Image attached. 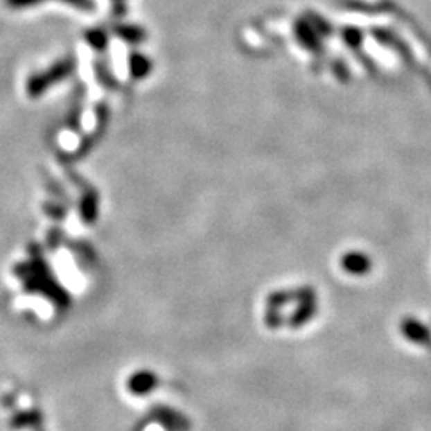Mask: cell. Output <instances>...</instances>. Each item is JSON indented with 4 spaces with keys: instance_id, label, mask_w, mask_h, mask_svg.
<instances>
[{
    "instance_id": "cell-1",
    "label": "cell",
    "mask_w": 431,
    "mask_h": 431,
    "mask_svg": "<svg viewBox=\"0 0 431 431\" xmlns=\"http://www.w3.org/2000/svg\"><path fill=\"white\" fill-rule=\"evenodd\" d=\"M17 276L24 281V289L28 292H40L53 302L58 308L66 310L71 306V296L67 291L58 283L46 262L42 259L39 251L34 252L33 261L26 264H18L15 269Z\"/></svg>"
},
{
    "instance_id": "cell-2",
    "label": "cell",
    "mask_w": 431,
    "mask_h": 431,
    "mask_svg": "<svg viewBox=\"0 0 431 431\" xmlns=\"http://www.w3.org/2000/svg\"><path fill=\"white\" fill-rule=\"evenodd\" d=\"M73 71H76V60L72 56L62 58L46 71L34 72L26 82V93L33 99L44 96L45 91H49L56 83L66 80Z\"/></svg>"
},
{
    "instance_id": "cell-3",
    "label": "cell",
    "mask_w": 431,
    "mask_h": 431,
    "mask_svg": "<svg viewBox=\"0 0 431 431\" xmlns=\"http://www.w3.org/2000/svg\"><path fill=\"white\" fill-rule=\"evenodd\" d=\"M150 419L166 431H188L192 427L191 419L175 407L159 404L150 409Z\"/></svg>"
},
{
    "instance_id": "cell-4",
    "label": "cell",
    "mask_w": 431,
    "mask_h": 431,
    "mask_svg": "<svg viewBox=\"0 0 431 431\" xmlns=\"http://www.w3.org/2000/svg\"><path fill=\"white\" fill-rule=\"evenodd\" d=\"M159 385V377L154 371L149 369H141L136 371L134 374H131L128 382H126V388L131 395L134 396H146L152 393Z\"/></svg>"
},
{
    "instance_id": "cell-5",
    "label": "cell",
    "mask_w": 431,
    "mask_h": 431,
    "mask_svg": "<svg viewBox=\"0 0 431 431\" xmlns=\"http://www.w3.org/2000/svg\"><path fill=\"white\" fill-rule=\"evenodd\" d=\"M45 422L44 414L40 409L30 407L24 411H17L10 419V428L12 430H39Z\"/></svg>"
},
{
    "instance_id": "cell-6",
    "label": "cell",
    "mask_w": 431,
    "mask_h": 431,
    "mask_svg": "<svg viewBox=\"0 0 431 431\" xmlns=\"http://www.w3.org/2000/svg\"><path fill=\"white\" fill-rule=\"evenodd\" d=\"M401 333L404 337L414 342V344H428L431 340V331L414 318L403 319Z\"/></svg>"
},
{
    "instance_id": "cell-7",
    "label": "cell",
    "mask_w": 431,
    "mask_h": 431,
    "mask_svg": "<svg viewBox=\"0 0 431 431\" xmlns=\"http://www.w3.org/2000/svg\"><path fill=\"white\" fill-rule=\"evenodd\" d=\"M342 267L349 273H353V275H364L371 270L372 264L369 257L362 254V252H349L342 259Z\"/></svg>"
},
{
    "instance_id": "cell-8",
    "label": "cell",
    "mask_w": 431,
    "mask_h": 431,
    "mask_svg": "<svg viewBox=\"0 0 431 431\" xmlns=\"http://www.w3.org/2000/svg\"><path fill=\"white\" fill-rule=\"evenodd\" d=\"M296 35L299 44H302L308 50H318L319 49V39H318V30L315 29V26H310L307 21H299L296 24Z\"/></svg>"
},
{
    "instance_id": "cell-9",
    "label": "cell",
    "mask_w": 431,
    "mask_h": 431,
    "mask_svg": "<svg viewBox=\"0 0 431 431\" xmlns=\"http://www.w3.org/2000/svg\"><path fill=\"white\" fill-rule=\"evenodd\" d=\"M315 310H317V306H315V299L312 296H307L306 302H304L302 306L292 313L291 319H289V326H291V328H301V326L306 324L308 319L313 317Z\"/></svg>"
},
{
    "instance_id": "cell-10",
    "label": "cell",
    "mask_w": 431,
    "mask_h": 431,
    "mask_svg": "<svg viewBox=\"0 0 431 431\" xmlns=\"http://www.w3.org/2000/svg\"><path fill=\"white\" fill-rule=\"evenodd\" d=\"M114 33L120 39L128 42V44H139L141 40H144L146 33L138 26H131V24H122V26H115Z\"/></svg>"
},
{
    "instance_id": "cell-11",
    "label": "cell",
    "mask_w": 431,
    "mask_h": 431,
    "mask_svg": "<svg viewBox=\"0 0 431 431\" xmlns=\"http://www.w3.org/2000/svg\"><path fill=\"white\" fill-rule=\"evenodd\" d=\"M130 72L134 78H143L150 72V61L141 53H131L128 60Z\"/></svg>"
},
{
    "instance_id": "cell-12",
    "label": "cell",
    "mask_w": 431,
    "mask_h": 431,
    "mask_svg": "<svg viewBox=\"0 0 431 431\" xmlns=\"http://www.w3.org/2000/svg\"><path fill=\"white\" fill-rule=\"evenodd\" d=\"M80 216H82L83 222H87V224L94 222V219L98 218V195H94V193H88V195L82 198Z\"/></svg>"
},
{
    "instance_id": "cell-13",
    "label": "cell",
    "mask_w": 431,
    "mask_h": 431,
    "mask_svg": "<svg viewBox=\"0 0 431 431\" xmlns=\"http://www.w3.org/2000/svg\"><path fill=\"white\" fill-rule=\"evenodd\" d=\"M85 40H87V44L96 51H104L109 45L107 33L104 29H99V28H93L90 30H87Z\"/></svg>"
},
{
    "instance_id": "cell-14",
    "label": "cell",
    "mask_w": 431,
    "mask_h": 431,
    "mask_svg": "<svg viewBox=\"0 0 431 431\" xmlns=\"http://www.w3.org/2000/svg\"><path fill=\"white\" fill-rule=\"evenodd\" d=\"M44 2V0H5V5L12 10H24L30 7H37V5Z\"/></svg>"
},
{
    "instance_id": "cell-15",
    "label": "cell",
    "mask_w": 431,
    "mask_h": 431,
    "mask_svg": "<svg viewBox=\"0 0 431 431\" xmlns=\"http://www.w3.org/2000/svg\"><path fill=\"white\" fill-rule=\"evenodd\" d=\"M60 2H64L66 5H71V7L77 10H83V12H91L94 8L93 0H60Z\"/></svg>"
},
{
    "instance_id": "cell-16",
    "label": "cell",
    "mask_w": 431,
    "mask_h": 431,
    "mask_svg": "<svg viewBox=\"0 0 431 431\" xmlns=\"http://www.w3.org/2000/svg\"><path fill=\"white\" fill-rule=\"evenodd\" d=\"M344 37H345L346 44L351 45V46H358L361 44V40H362V34L360 33L358 29H355V28L346 29Z\"/></svg>"
},
{
    "instance_id": "cell-17",
    "label": "cell",
    "mask_w": 431,
    "mask_h": 431,
    "mask_svg": "<svg viewBox=\"0 0 431 431\" xmlns=\"http://www.w3.org/2000/svg\"><path fill=\"white\" fill-rule=\"evenodd\" d=\"M62 238L61 230H51L49 235V246L50 249H56L58 245H60V240Z\"/></svg>"
},
{
    "instance_id": "cell-18",
    "label": "cell",
    "mask_w": 431,
    "mask_h": 431,
    "mask_svg": "<svg viewBox=\"0 0 431 431\" xmlns=\"http://www.w3.org/2000/svg\"><path fill=\"white\" fill-rule=\"evenodd\" d=\"M3 404H5V406L12 407L13 404H15V398L13 396H3Z\"/></svg>"
},
{
    "instance_id": "cell-19",
    "label": "cell",
    "mask_w": 431,
    "mask_h": 431,
    "mask_svg": "<svg viewBox=\"0 0 431 431\" xmlns=\"http://www.w3.org/2000/svg\"><path fill=\"white\" fill-rule=\"evenodd\" d=\"M35 431H45V430H42V428H39V430H35Z\"/></svg>"
},
{
    "instance_id": "cell-20",
    "label": "cell",
    "mask_w": 431,
    "mask_h": 431,
    "mask_svg": "<svg viewBox=\"0 0 431 431\" xmlns=\"http://www.w3.org/2000/svg\"><path fill=\"white\" fill-rule=\"evenodd\" d=\"M114 2H117V0H114Z\"/></svg>"
}]
</instances>
